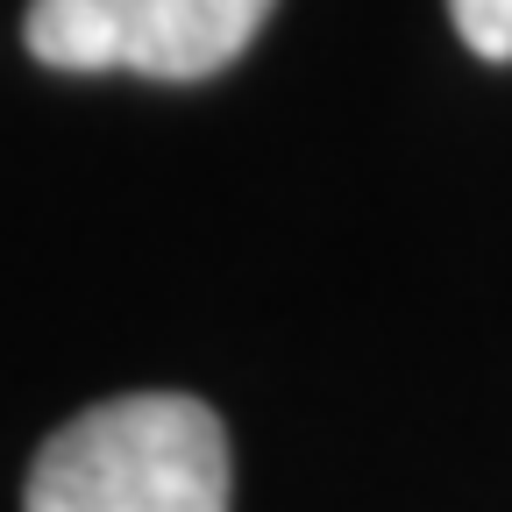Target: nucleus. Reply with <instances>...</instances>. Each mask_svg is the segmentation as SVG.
<instances>
[{
  "label": "nucleus",
  "instance_id": "obj_1",
  "mask_svg": "<svg viewBox=\"0 0 512 512\" xmlns=\"http://www.w3.org/2000/svg\"><path fill=\"white\" fill-rule=\"evenodd\" d=\"M22 512H228L221 413L185 392L100 399L43 441Z\"/></svg>",
  "mask_w": 512,
  "mask_h": 512
},
{
  "label": "nucleus",
  "instance_id": "obj_2",
  "mask_svg": "<svg viewBox=\"0 0 512 512\" xmlns=\"http://www.w3.org/2000/svg\"><path fill=\"white\" fill-rule=\"evenodd\" d=\"M278 0H29L22 36L50 72L214 79L256 43Z\"/></svg>",
  "mask_w": 512,
  "mask_h": 512
},
{
  "label": "nucleus",
  "instance_id": "obj_3",
  "mask_svg": "<svg viewBox=\"0 0 512 512\" xmlns=\"http://www.w3.org/2000/svg\"><path fill=\"white\" fill-rule=\"evenodd\" d=\"M448 22L477 57L512 64V0H448Z\"/></svg>",
  "mask_w": 512,
  "mask_h": 512
}]
</instances>
